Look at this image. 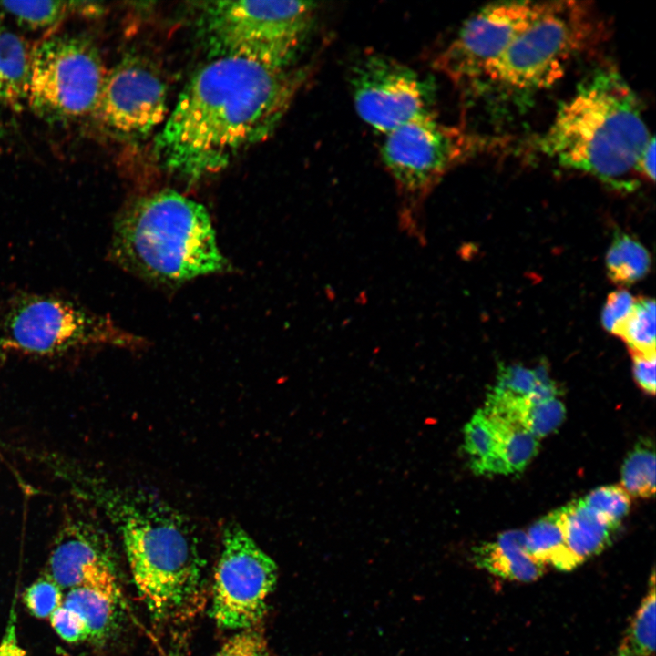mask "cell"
<instances>
[{"mask_svg": "<svg viewBox=\"0 0 656 656\" xmlns=\"http://www.w3.org/2000/svg\"><path fill=\"white\" fill-rule=\"evenodd\" d=\"M633 362V374L638 385L645 393L655 394V360L656 355L630 354Z\"/></svg>", "mask_w": 656, "mask_h": 656, "instance_id": "cell-33", "label": "cell"}, {"mask_svg": "<svg viewBox=\"0 0 656 656\" xmlns=\"http://www.w3.org/2000/svg\"><path fill=\"white\" fill-rule=\"evenodd\" d=\"M620 486L630 496L650 497L655 493V452L652 444L641 440L621 467Z\"/></svg>", "mask_w": 656, "mask_h": 656, "instance_id": "cell-25", "label": "cell"}, {"mask_svg": "<svg viewBox=\"0 0 656 656\" xmlns=\"http://www.w3.org/2000/svg\"><path fill=\"white\" fill-rule=\"evenodd\" d=\"M109 253L122 268L169 285L229 267L205 207L169 190L138 199L121 211Z\"/></svg>", "mask_w": 656, "mask_h": 656, "instance_id": "cell-4", "label": "cell"}, {"mask_svg": "<svg viewBox=\"0 0 656 656\" xmlns=\"http://www.w3.org/2000/svg\"><path fill=\"white\" fill-rule=\"evenodd\" d=\"M121 600L103 592L78 587L68 589L62 605L77 612L85 624L87 641L99 646L117 630Z\"/></svg>", "mask_w": 656, "mask_h": 656, "instance_id": "cell-18", "label": "cell"}, {"mask_svg": "<svg viewBox=\"0 0 656 656\" xmlns=\"http://www.w3.org/2000/svg\"><path fill=\"white\" fill-rule=\"evenodd\" d=\"M616 335L626 343L630 354L656 355L654 300L645 297L636 299Z\"/></svg>", "mask_w": 656, "mask_h": 656, "instance_id": "cell-24", "label": "cell"}, {"mask_svg": "<svg viewBox=\"0 0 656 656\" xmlns=\"http://www.w3.org/2000/svg\"><path fill=\"white\" fill-rule=\"evenodd\" d=\"M34 46L0 21V86L3 102L21 108L28 97Z\"/></svg>", "mask_w": 656, "mask_h": 656, "instance_id": "cell-17", "label": "cell"}, {"mask_svg": "<svg viewBox=\"0 0 656 656\" xmlns=\"http://www.w3.org/2000/svg\"><path fill=\"white\" fill-rule=\"evenodd\" d=\"M107 76L86 36L58 34L34 46L28 101L39 114L65 119L94 112Z\"/></svg>", "mask_w": 656, "mask_h": 656, "instance_id": "cell-8", "label": "cell"}, {"mask_svg": "<svg viewBox=\"0 0 656 656\" xmlns=\"http://www.w3.org/2000/svg\"><path fill=\"white\" fill-rule=\"evenodd\" d=\"M604 32V23L589 3L542 2L485 81L509 94L546 88L574 59L598 44Z\"/></svg>", "mask_w": 656, "mask_h": 656, "instance_id": "cell-5", "label": "cell"}, {"mask_svg": "<svg viewBox=\"0 0 656 656\" xmlns=\"http://www.w3.org/2000/svg\"><path fill=\"white\" fill-rule=\"evenodd\" d=\"M270 656V655H269Z\"/></svg>", "mask_w": 656, "mask_h": 656, "instance_id": "cell-39", "label": "cell"}, {"mask_svg": "<svg viewBox=\"0 0 656 656\" xmlns=\"http://www.w3.org/2000/svg\"><path fill=\"white\" fill-rule=\"evenodd\" d=\"M277 566L237 522L224 527L214 572L211 614L222 629H251L263 617Z\"/></svg>", "mask_w": 656, "mask_h": 656, "instance_id": "cell-10", "label": "cell"}, {"mask_svg": "<svg viewBox=\"0 0 656 656\" xmlns=\"http://www.w3.org/2000/svg\"><path fill=\"white\" fill-rule=\"evenodd\" d=\"M350 86L359 117L384 135L435 116L433 78L384 55L373 53L359 59L351 70Z\"/></svg>", "mask_w": 656, "mask_h": 656, "instance_id": "cell-11", "label": "cell"}, {"mask_svg": "<svg viewBox=\"0 0 656 656\" xmlns=\"http://www.w3.org/2000/svg\"><path fill=\"white\" fill-rule=\"evenodd\" d=\"M527 548L533 559L569 571L578 567L567 549L561 509L554 510L534 523L526 532Z\"/></svg>", "mask_w": 656, "mask_h": 656, "instance_id": "cell-20", "label": "cell"}, {"mask_svg": "<svg viewBox=\"0 0 656 656\" xmlns=\"http://www.w3.org/2000/svg\"><path fill=\"white\" fill-rule=\"evenodd\" d=\"M138 342L108 317L56 295L19 294L0 312L1 351L51 356L91 346H128Z\"/></svg>", "mask_w": 656, "mask_h": 656, "instance_id": "cell-7", "label": "cell"}, {"mask_svg": "<svg viewBox=\"0 0 656 656\" xmlns=\"http://www.w3.org/2000/svg\"><path fill=\"white\" fill-rule=\"evenodd\" d=\"M45 574L62 589L84 587L122 600L108 539L98 526L80 515L64 519Z\"/></svg>", "mask_w": 656, "mask_h": 656, "instance_id": "cell-14", "label": "cell"}, {"mask_svg": "<svg viewBox=\"0 0 656 656\" xmlns=\"http://www.w3.org/2000/svg\"><path fill=\"white\" fill-rule=\"evenodd\" d=\"M62 589L46 574L26 589L23 601L30 613L38 619H49L62 605Z\"/></svg>", "mask_w": 656, "mask_h": 656, "instance_id": "cell-28", "label": "cell"}, {"mask_svg": "<svg viewBox=\"0 0 656 656\" xmlns=\"http://www.w3.org/2000/svg\"><path fill=\"white\" fill-rule=\"evenodd\" d=\"M635 300L626 290L611 292L607 298L601 313L603 327L608 332L616 334L619 327L632 310Z\"/></svg>", "mask_w": 656, "mask_h": 656, "instance_id": "cell-31", "label": "cell"}, {"mask_svg": "<svg viewBox=\"0 0 656 656\" xmlns=\"http://www.w3.org/2000/svg\"><path fill=\"white\" fill-rule=\"evenodd\" d=\"M94 491L119 531L135 586L149 610L168 618L192 607L202 589L203 561L184 515L141 488Z\"/></svg>", "mask_w": 656, "mask_h": 656, "instance_id": "cell-3", "label": "cell"}, {"mask_svg": "<svg viewBox=\"0 0 656 656\" xmlns=\"http://www.w3.org/2000/svg\"><path fill=\"white\" fill-rule=\"evenodd\" d=\"M647 250L626 233L617 232L607 251L606 268L615 284L630 285L644 277L650 269Z\"/></svg>", "mask_w": 656, "mask_h": 656, "instance_id": "cell-22", "label": "cell"}, {"mask_svg": "<svg viewBox=\"0 0 656 656\" xmlns=\"http://www.w3.org/2000/svg\"><path fill=\"white\" fill-rule=\"evenodd\" d=\"M2 99H3V92H2L1 86H0V100L2 101Z\"/></svg>", "mask_w": 656, "mask_h": 656, "instance_id": "cell-36", "label": "cell"}, {"mask_svg": "<svg viewBox=\"0 0 656 656\" xmlns=\"http://www.w3.org/2000/svg\"><path fill=\"white\" fill-rule=\"evenodd\" d=\"M636 173L647 180L655 179V139L652 138L642 149L637 163Z\"/></svg>", "mask_w": 656, "mask_h": 656, "instance_id": "cell-35", "label": "cell"}, {"mask_svg": "<svg viewBox=\"0 0 656 656\" xmlns=\"http://www.w3.org/2000/svg\"><path fill=\"white\" fill-rule=\"evenodd\" d=\"M306 76L303 69L212 58L185 86L157 136L159 159L188 179L220 171L274 131Z\"/></svg>", "mask_w": 656, "mask_h": 656, "instance_id": "cell-1", "label": "cell"}, {"mask_svg": "<svg viewBox=\"0 0 656 656\" xmlns=\"http://www.w3.org/2000/svg\"><path fill=\"white\" fill-rule=\"evenodd\" d=\"M581 499L616 528L628 514L630 507V496L620 485L598 487Z\"/></svg>", "mask_w": 656, "mask_h": 656, "instance_id": "cell-27", "label": "cell"}, {"mask_svg": "<svg viewBox=\"0 0 656 656\" xmlns=\"http://www.w3.org/2000/svg\"><path fill=\"white\" fill-rule=\"evenodd\" d=\"M652 138L637 95L616 68L603 67L560 107L538 146L564 168L630 190L637 160Z\"/></svg>", "mask_w": 656, "mask_h": 656, "instance_id": "cell-2", "label": "cell"}, {"mask_svg": "<svg viewBox=\"0 0 656 656\" xmlns=\"http://www.w3.org/2000/svg\"><path fill=\"white\" fill-rule=\"evenodd\" d=\"M17 617L15 611V599L10 610L8 620L0 642V656H28L21 646L17 635Z\"/></svg>", "mask_w": 656, "mask_h": 656, "instance_id": "cell-34", "label": "cell"}, {"mask_svg": "<svg viewBox=\"0 0 656 656\" xmlns=\"http://www.w3.org/2000/svg\"><path fill=\"white\" fill-rule=\"evenodd\" d=\"M482 146L474 135L431 116L386 134L381 155L407 202L416 205L452 168L474 156Z\"/></svg>", "mask_w": 656, "mask_h": 656, "instance_id": "cell-9", "label": "cell"}, {"mask_svg": "<svg viewBox=\"0 0 656 656\" xmlns=\"http://www.w3.org/2000/svg\"><path fill=\"white\" fill-rule=\"evenodd\" d=\"M94 112L112 131L147 136L166 118V83L149 61L126 56L107 73Z\"/></svg>", "mask_w": 656, "mask_h": 656, "instance_id": "cell-13", "label": "cell"}, {"mask_svg": "<svg viewBox=\"0 0 656 656\" xmlns=\"http://www.w3.org/2000/svg\"><path fill=\"white\" fill-rule=\"evenodd\" d=\"M483 411L496 430L498 456L507 474L523 471L538 454V438L510 415Z\"/></svg>", "mask_w": 656, "mask_h": 656, "instance_id": "cell-19", "label": "cell"}, {"mask_svg": "<svg viewBox=\"0 0 656 656\" xmlns=\"http://www.w3.org/2000/svg\"><path fill=\"white\" fill-rule=\"evenodd\" d=\"M472 558L477 567L490 574L519 582L537 580L546 567L529 554L522 530L506 531L495 540L476 546Z\"/></svg>", "mask_w": 656, "mask_h": 656, "instance_id": "cell-15", "label": "cell"}, {"mask_svg": "<svg viewBox=\"0 0 656 656\" xmlns=\"http://www.w3.org/2000/svg\"><path fill=\"white\" fill-rule=\"evenodd\" d=\"M3 357H4V355H3V351L0 350V363H1V360H2Z\"/></svg>", "mask_w": 656, "mask_h": 656, "instance_id": "cell-37", "label": "cell"}, {"mask_svg": "<svg viewBox=\"0 0 656 656\" xmlns=\"http://www.w3.org/2000/svg\"><path fill=\"white\" fill-rule=\"evenodd\" d=\"M464 448L476 474H507L498 456L496 430L483 409L477 410L465 426Z\"/></svg>", "mask_w": 656, "mask_h": 656, "instance_id": "cell-21", "label": "cell"}, {"mask_svg": "<svg viewBox=\"0 0 656 656\" xmlns=\"http://www.w3.org/2000/svg\"><path fill=\"white\" fill-rule=\"evenodd\" d=\"M542 2L489 4L471 15L435 60V67L453 82L476 86L514 38L538 12Z\"/></svg>", "mask_w": 656, "mask_h": 656, "instance_id": "cell-12", "label": "cell"}, {"mask_svg": "<svg viewBox=\"0 0 656 656\" xmlns=\"http://www.w3.org/2000/svg\"><path fill=\"white\" fill-rule=\"evenodd\" d=\"M560 509L566 547L578 566L610 543L617 528L589 507L582 499Z\"/></svg>", "mask_w": 656, "mask_h": 656, "instance_id": "cell-16", "label": "cell"}, {"mask_svg": "<svg viewBox=\"0 0 656 656\" xmlns=\"http://www.w3.org/2000/svg\"><path fill=\"white\" fill-rule=\"evenodd\" d=\"M2 131H3V130H2V128H1V125H0V137H1V135H2Z\"/></svg>", "mask_w": 656, "mask_h": 656, "instance_id": "cell-38", "label": "cell"}, {"mask_svg": "<svg viewBox=\"0 0 656 656\" xmlns=\"http://www.w3.org/2000/svg\"><path fill=\"white\" fill-rule=\"evenodd\" d=\"M52 628L67 642L87 641L85 624L74 610L61 605L49 617Z\"/></svg>", "mask_w": 656, "mask_h": 656, "instance_id": "cell-32", "label": "cell"}, {"mask_svg": "<svg viewBox=\"0 0 656 656\" xmlns=\"http://www.w3.org/2000/svg\"><path fill=\"white\" fill-rule=\"evenodd\" d=\"M492 393L515 398L529 397L538 380L535 370L521 364H500Z\"/></svg>", "mask_w": 656, "mask_h": 656, "instance_id": "cell-29", "label": "cell"}, {"mask_svg": "<svg viewBox=\"0 0 656 656\" xmlns=\"http://www.w3.org/2000/svg\"><path fill=\"white\" fill-rule=\"evenodd\" d=\"M306 1H216L200 6L199 36L212 58L289 68L313 24Z\"/></svg>", "mask_w": 656, "mask_h": 656, "instance_id": "cell-6", "label": "cell"}, {"mask_svg": "<svg viewBox=\"0 0 656 656\" xmlns=\"http://www.w3.org/2000/svg\"><path fill=\"white\" fill-rule=\"evenodd\" d=\"M1 8L24 27L49 29L73 13L71 2L65 1H4Z\"/></svg>", "mask_w": 656, "mask_h": 656, "instance_id": "cell-26", "label": "cell"}, {"mask_svg": "<svg viewBox=\"0 0 656 656\" xmlns=\"http://www.w3.org/2000/svg\"><path fill=\"white\" fill-rule=\"evenodd\" d=\"M266 641L257 630L247 629L231 637L213 656H269Z\"/></svg>", "mask_w": 656, "mask_h": 656, "instance_id": "cell-30", "label": "cell"}, {"mask_svg": "<svg viewBox=\"0 0 656 656\" xmlns=\"http://www.w3.org/2000/svg\"><path fill=\"white\" fill-rule=\"evenodd\" d=\"M654 650L655 576L653 571L647 594L613 656H652Z\"/></svg>", "mask_w": 656, "mask_h": 656, "instance_id": "cell-23", "label": "cell"}]
</instances>
